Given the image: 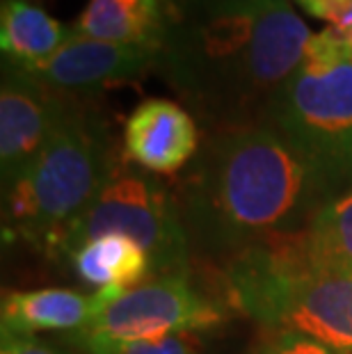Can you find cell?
Returning a JSON list of instances; mask_svg holds the SVG:
<instances>
[{"instance_id":"cell-1","label":"cell","mask_w":352,"mask_h":354,"mask_svg":"<svg viewBox=\"0 0 352 354\" xmlns=\"http://www.w3.org/2000/svg\"><path fill=\"white\" fill-rule=\"evenodd\" d=\"M336 192L268 124L215 131L174 190L190 250L224 263L247 247L304 233Z\"/></svg>"},{"instance_id":"cell-2","label":"cell","mask_w":352,"mask_h":354,"mask_svg":"<svg viewBox=\"0 0 352 354\" xmlns=\"http://www.w3.org/2000/svg\"><path fill=\"white\" fill-rule=\"evenodd\" d=\"M311 35L288 0L176 7L156 69L215 131L263 124Z\"/></svg>"},{"instance_id":"cell-3","label":"cell","mask_w":352,"mask_h":354,"mask_svg":"<svg viewBox=\"0 0 352 354\" xmlns=\"http://www.w3.org/2000/svg\"><path fill=\"white\" fill-rule=\"evenodd\" d=\"M224 292L238 313L266 331H293L352 352V277L313 266L302 233L229 259Z\"/></svg>"},{"instance_id":"cell-4","label":"cell","mask_w":352,"mask_h":354,"mask_svg":"<svg viewBox=\"0 0 352 354\" xmlns=\"http://www.w3.org/2000/svg\"><path fill=\"white\" fill-rule=\"evenodd\" d=\"M115 156L99 119L69 103L41 153L5 187V233L53 261L62 233L99 194Z\"/></svg>"},{"instance_id":"cell-5","label":"cell","mask_w":352,"mask_h":354,"mask_svg":"<svg viewBox=\"0 0 352 354\" xmlns=\"http://www.w3.org/2000/svg\"><path fill=\"white\" fill-rule=\"evenodd\" d=\"M263 124L341 190L352 185V53L336 28L311 35L302 62L277 89Z\"/></svg>"},{"instance_id":"cell-6","label":"cell","mask_w":352,"mask_h":354,"mask_svg":"<svg viewBox=\"0 0 352 354\" xmlns=\"http://www.w3.org/2000/svg\"><path fill=\"white\" fill-rule=\"evenodd\" d=\"M126 233L145 247L151 261V279L188 277L192 250L185 236L174 190L156 174L115 156L99 194L55 247L53 261L71 254L103 233Z\"/></svg>"},{"instance_id":"cell-7","label":"cell","mask_w":352,"mask_h":354,"mask_svg":"<svg viewBox=\"0 0 352 354\" xmlns=\"http://www.w3.org/2000/svg\"><path fill=\"white\" fill-rule=\"evenodd\" d=\"M224 318V306L199 292L188 277H158L129 288L92 325L73 331L66 341L76 345L80 354H103L126 343L185 331L201 334Z\"/></svg>"},{"instance_id":"cell-8","label":"cell","mask_w":352,"mask_h":354,"mask_svg":"<svg viewBox=\"0 0 352 354\" xmlns=\"http://www.w3.org/2000/svg\"><path fill=\"white\" fill-rule=\"evenodd\" d=\"M69 101L33 73L3 59L0 82V176L10 187L35 162Z\"/></svg>"},{"instance_id":"cell-9","label":"cell","mask_w":352,"mask_h":354,"mask_svg":"<svg viewBox=\"0 0 352 354\" xmlns=\"http://www.w3.org/2000/svg\"><path fill=\"white\" fill-rule=\"evenodd\" d=\"M158 66V53L119 46L71 32L69 41L46 62L24 69L55 92H87L140 78Z\"/></svg>"},{"instance_id":"cell-10","label":"cell","mask_w":352,"mask_h":354,"mask_svg":"<svg viewBox=\"0 0 352 354\" xmlns=\"http://www.w3.org/2000/svg\"><path fill=\"white\" fill-rule=\"evenodd\" d=\"M122 153L149 174H176L199 153L197 122L176 101L147 99L126 119Z\"/></svg>"},{"instance_id":"cell-11","label":"cell","mask_w":352,"mask_h":354,"mask_svg":"<svg viewBox=\"0 0 352 354\" xmlns=\"http://www.w3.org/2000/svg\"><path fill=\"white\" fill-rule=\"evenodd\" d=\"M126 288H99L82 295L69 288L10 290L0 304V334L35 336L37 331H80L124 295Z\"/></svg>"},{"instance_id":"cell-12","label":"cell","mask_w":352,"mask_h":354,"mask_svg":"<svg viewBox=\"0 0 352 354\" xmlns=\"http://www.w3.org/2000/svg\"><path fill=\"white\" fill-rule=\"evenodd\" d=\"M174 14V0H89L71 30L89 39L160 53Z\"/></svg>"},{"instance_id":"cell-13","label":"cell","mask_w":352,"mask_h":354,"mask_svg":"<svg viewBox=\"0 0 352 354\" xmlns=\"http://www.w3.org/2000/svg\"><path fill=\"white\" fill-rule=\"evenodd\" d=\"M71 32L33 0H0V50L5 62L33 69L53 57Z\"/></svg>"},{"instance_id":"cell-14","label":"cell","mask_w":352,"mask_h":354,"mask_svg":"<svg viewBox=\"0 0 352 354\" xmlns=\"http://www.w3.org/2000/svg\"><path fill=\"white\" fill-rule=\"evenodd\" d=\"M71 268L96 288H133L151 279V261L147 250L126 233H103L71 254Z\"/></svg>"},{"instance_id":"cell-15","label":"cell","mask_w":352,"mask_h":354,"mask_svg":"<svg viewBox=\"0 0 352 354\" xmlns=\"http://www.w3.org/2000/svg\"><path fill=\"white\" fill-rule=\"evenodd\" d=\"M302 240L318 270L352 277V185L318 208Z\"/></svg>"},{"instance_id":"cell-16","label":"cell","mask_w":352,"mask_h":354,"mask_svg":"<svg viewBox=\"0 0 352 354\" xmlns=\"http://www.w3.org/2000/svg\"><path fill=\"white\" fill-rule=\"evenodd\" d=\"M103 354H201V338L199 331H185V334H172L151 338V341L126 343Z\"/></svg>"},{"instance_id":"cell-17","label":"cell","mask_w":352,"mask_h":354,"mask_svg":"<svg viewBox=\"0 0 352 354\" xmlns=\"http://www.w3.org/2000/svg\"><path fill=\"white\" fill-rule=\"evenodd\" d=\"M257 354H352V352L332 348V345L293 334V331H268V336L261 341Z\"/></svg>"},{"instance_id":"cell-18","label":"cell","mask_w":352,"mask_h":354,"mask_svg":"<svg viewBox=\"0 0 352 354\" xmlns=\"http://www.w3.org/2000/svg\"><path fill=\"white\" fill-rule=\"evenodd\" d=\"M295 3L302 5V10L313 19L325 21L329 26L341 24L352 12V0H295Z\"/></svg>"},{"instance_id":"cell-19","label":"cell","mask_w":352,"mask_h":354,"mask_svg":"<svg viewBox=\"0 0 352 354\" xmlns=\"http://www.w3.org/2000/svg\"><path fill=\"white\" fill-rule=\"evenodd\" d=\"M0 354H78V352L59 350L55 345L44 343L35 336L0 334Z\"/></svg>"},{"instance_id":"cell-20","label":"cell","mask_w":352,"mask_h":354,"mask_svg":"<svg viewBox=\"0 0 352 354\" xmlns=\"http://www.w3.org/2000/svg\"><path fill=\"white\" fill-rule=\"evenodd\" d=\"M238 0H174L176 7H192V10H211V7H222Z\"/></svg>"}]
</instances>
